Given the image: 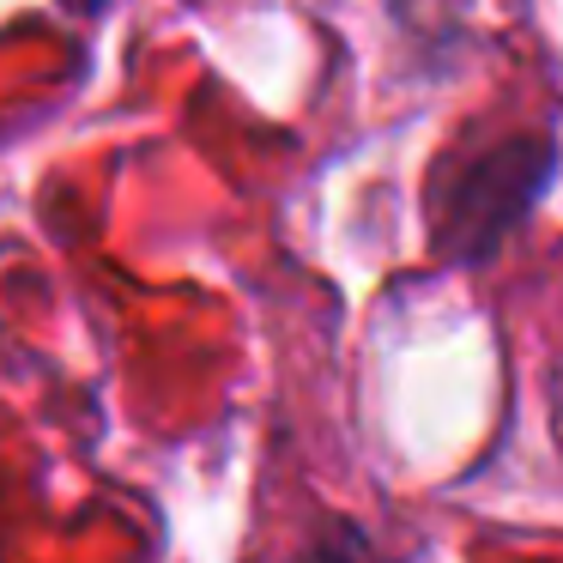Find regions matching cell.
<instances>
[{"label":"cell","instance_id":"obj_1","mask_svg":"<svg viewBox=\"0 0 563 563\" xmlns=\"http://www.w3.org/2000/svg\"><path fill=\"white\" fill-rule=\"evenodd\" d=\"M551 176H558V146L545 134H503L490 146H454L430 183L437 255L461 261V267H485L527 224Z\"/></svg>","mask_w":563,"mask_h":563},{"label":"cell","instance_id":"obj_2","mask_svg":"<svg viewBox=\"0 0 563 563\" xmlns=\"http://www.w3.org/2000/svg\"><path fill=\"white\" fill-rule=\"evenodd\" d=\"M297 563H382V551L369 545V533L357 521H321V533L303 539Z\"/></svg>","mask_w":563,"mask_h":563},{"label":"cell","instance_id":"obj_3","mask_svg":"<svg viewBox=\"0 0 563 563\" xmlns=\"http://www.w3.org/2000/svg\"><path fill=\"white\" fill-rule=\"evenodd\" d=\"M110 0H62V13H74V19H98Z\"/></svg>","mask_w":563,"mask_h":563}]
</instances>
